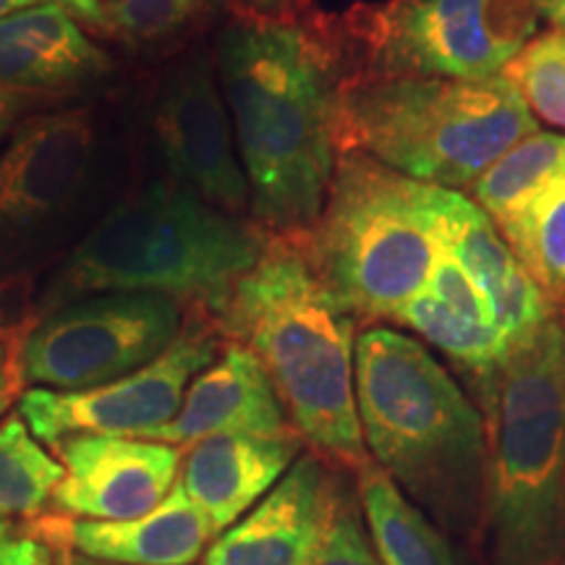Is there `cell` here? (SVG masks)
Segmentation results:
<instances>
[{
    "instance_id": "6da1fadb",
    "label": "cell",
    "mask_w": 565,
    "mask_h": 565,
    "mask_svg": "<svg viewBox=\"0 0 565 565\" xmlns=\"http://www.w3.org/2000/svg\"><path fill=\"white\" fill-rule=\"evenodd\" d=\"M249 212L267 236L301 242L320 217L341 145L338 116L349 58L338 17L238 13L215 42Z\"/></svg>"
},
{
    "instance_id": "7a4b0ae2",
    "label": "cell",
    "mask_w": 565,
    "mask_h": 565,
    "mask_svg": "<svg viewBox=\"0 0 565 565\" xmlns=\"http://www.w3.org/2000/svg\"><path fill=\"white\" fill-rule=\"evenodd\" d=\"M353 385L366 454L408 500L454 532L484 508L487 424L419 341L366 328L353 345Z\"/></svg>"
},
{
    "instance_id": "3957f363",
    "label": "cell",
    "mask_w": 565,
    "mask_h": 565,
    "mask_svg": "<svg viewBox=\"0 0 565 565\" xmlns=\"http://www.w3.org/2000/svg\"><path fill=\"white\" fill-rule=\"evenodd\" d=\"M217 328L249 349L301 440L356 471L370 461L356 412V317L322 286L294 242L270 238L215 315Z\"/></svg>"
},
{
    "instance_id": "277c9868",
    "label": "cell",
    "mask_w": 565,
    "mask_h": 565,
    "mask_svg": "<svg viewBox=\"0 0 565 565\" xmlns=\"http://www.w3.org/2000/svg\"><path fill=\"white\" fill-rule=\"evenodd\" d=\"M270 238L175 179L154 181L118 202L68 254L47 286V307L95 294H160L221 315Z\"/></svg>"
},
{
    "instance_id": "5b68a950",
    "label": "cell",
    "mask_w": 565,
    "mask_h": 565,
    "mask_svg": "<svg viewBox=\"0 0 565 565\" xmlns=\"http://www.w3.org/2000/svg\"><path fill=\"white\" fill-rule=\"evenodd\" d=\"M492 565H555L565 550V322L542 324L479 377Z\"/></svg>"
},
{
    "instance_id": "8992f818",
    "label": "cell",
    "mask_w": 565,
    "mask_h": 565,
    "mask_svg": "<svg viewBox=\"0 0 565 565\" xmlns=\"http://www.w3.org/2000/svg\"><path fill=\"white\" fill-rule=\"evenodd\" d=\"M540 129L505 74L490 79L345 76L341 152L443 189L471 186L494 160Z\"/></svg>"
},
{
    "instance_id": "52a82bcc",
    "label": "cell",
    "mask_w": 565,
    "mask_h": 565,
    "mask_svg": "<svg viewBox=\"0 0 565 565\" xmlns=\"http://www.w3.org/2000/svg\"><path fill=\"white\" fill-rule=\"evenodd\" d=\"M294 244L345 312L372 322L427 288L440 252L419 181L362 152H341L320 217Z\"/></svg>"
},
{
    "instance_id": "ba28073f",
    "label": "cell",
    "mask_w": 565,
    "mask_h": 565,
    "mask_svg": "<svg viewBox=\"0 0 565 565\" xmlns=\"http://www.w3.org/2000/svg\"><path fill=\"white\" fill-rule=\"evenodd\" d=\"M529 0H385L341 24L349 76L490 79L536 32Z\"/></svg>"
},
{
    "instance_id": "9c48e42d",
    "label": "cell",
    "mask_w": 565,
    "mask_h": 565,
    "mask_svg": "<svg viewBox=\"0 0 565 565\" xmlns=\"http://www.w3.org/2000/svg\"><path fill=\"white\" fill-rule=\"evenodd\" d=\"M183 330V307L160 294H95L51 309L21 341V383L58 393L108 385L152 364Z\"/></svg>"
},
{
    "instance_id": "30bf717a",
    "label": "cell",
    "mask_w": 565,
    "mask_h": 565,
    "mask_svg": "<svg viewBox=\"0 0 565 565\" xmlns=\"http://www.w3.org/2000/svg\"><path fill=\"white\" fill-rule=\"evenodd\" d=\"M217 335L194 322L181 330L171 349L152 364L79 393L30 387L19 398V414L40 443L58 445L74 435L141 437L147 440L181 412L189 385L217 359Z\"/></svg>"
},
{
    "instance_id": "8fae6325",
    "label": "cell",
    "mask_w": 565,
    "mask_h": 565,
    "mask_svg": "<svg viewBox=\"0 0 565 565\" xmlns=\"http://www.w3.org/2000/svg\"><path fill=\"white\" fill-rule=\"evenodd\" d=\"M92 158L89 110L45 113L11 131L0 150V270L71 207Z\"/></svg>"
},
{
    "instance_id": "7c38bea8",
    "label": "cell",
    "mask_w": 565,
    "mask_h": 565,
    "mask_svg": "<svg viewBox=\"0 0 565 565\" xmlns=\"http://www.w3.org/2000/svg\"><path fill=\"white\" fill-rule=\"evenodd\" d=\"M154 134L171 179L221 212H249V181L212 55H196L168 79L154 110Z\"/></svg>"
},
{
    "instance_id": "4fadbf2b",
    "label": "cell",
    "mask_w": 565,
    "mask_h": 565,
    "mask_svg": "<svg viewBox=\"0 0 565 565\" xmlns=\"http://www.w3.org/2000/svg\"><path fill=\"white\" fill-rule=\"evenodd\" d=\"M63 479L55 487L58 511L84 521H131L150 513L179 482V445L141 437L74 435L53 445Z\"/></svg>"
},
{
    "instance_id": "5bb4252c",
    "label": "cell",
    "mask_w": 565,
    "mask_h": 565,
    "mask_svg": "<svg viewBox=\"0 0 565 565\" xmlns=\"http://www.w3.org/2000/svg\"><path fill=\"white\" fill-rule=\"evenodd\" d=\"M419 204L433 223L437 246L454 254L490 296L494 322L508 349L524 343L557 317L479 204L456 189L433 183H419Z\"/></svg>"
},
{
    "instance_id": "9a60e30c",
    "label": "cell",
    "mask_w": 565,
    "mask_h": 565,
    "mask_svg": "<svg viewBox=\"0 0 565 565\" xmlns=\"http://www.w3.org/2000/svg\"><path fill=\"white\" fill-rule=\"evenodd\" d=\"M333 471L303 454L244 519L217 534L204 565H307L320 534Z\"/></svg>"
},
{
    "instance_id": "2e32d148",
    "label": "cell",
    "mask_w": 565,
    "mask_h": 565,
    "mask_svg": "<svg viewBox=\"0 0 565 565\" xmlns=\"http://www.w3.org/2000/svg\"><path fill=\"white\" fill-rule=\"evenodd\" d=\"M278 393L259 359L242 343H228L207 370L196 374L173 422L147 437L154 443L192 445L212 435H288Z\"/></svg>"
},
{
    "instance_id": "e0dca14e",
    "label": "cell",
    "mask_w": 565,
    "mask_h": 565,
    "mask_svg": "<svg viewBox=\"0 0 565 565\" xmlns=\"http://www.w3.org/2000/svg\"><path fill=\"white\" fill-rule=\"evenodd\" d=\"M301 456V437L212 435L189 445L179 484L207 515L215 534L244 519Z\"/></svg>"
},
{
    "instance_id": "ac0fdd59",
    "label": "cell",
    "mask_w": 565,
    "mask_h": 565,
    "mask_svg": "<svg viewBox=\"0 0 565 565\" xmlns=\"http://www.w3.org/2000/svg\"><path fill=\"white\" fill-rule=\"evenodd\" d=\"M113 68L108 53L63 6L42 0L0 19V87L71 92L100 82Z\"/></svg>"
},
{
    "instance_id": "d6986e66",
    "label": "cell",
    "mask_w": 565,
    "mask_h": 565,
    "mask_svg": "<svg viewBox=\"0 0 565 565\" xmlns=\"http://www.w3.org/2000/svg\"><path fill=\"white\" fill-rule=\"evenodd\" d=\"M215 529L175 482L154 511L131 521H71L66 545L105 565H194L207 553Z\"/></svg>"
},
{
    "instance_id": "ffe728a7",
    "label": "cell",
    "mask_w": 565,
    "mask_h": 565,
    "mask_svg": "<svg viewBox=\"0 0 565 565\" xmlns=\"http://www.w3.org/2000/svg\"><path fill=\"white\" fill-rule=\"evenodd\" d=\"M359 508L383 565H458V557L427 513L416 508L377 463L356 469Z\"/></svg>"
},
{
    "instance_id": "44dd1931",
    "label": "cell",
    "mask_w": 565,
    "mask_h": 565,
    "mask_svg": "<svg viewBox=\"0 0 565 565\" xmlns=\"http://www.w3.org/2000/svg\"><path fill=\"white\" fill-rule=\"evenodd\" d=\"M565 173V134L534 131L471 183V202L498 225L519 215L547 183Z\"/></svg>"
},
{
    "instance_id": "7402d4cb",
    "label": "cell",
    "mask_w": 565,
    "mask_h": 565,
    "mask_svg": "<svg viewBox=\"0 0 565 565\" xmlns=\"http://www.w3.org/2000/svg\"><path fill=\"white\" fill-rule=\"evenodd\" d=\"M498 231L555 312L565 309V173Z\"/></svg>"
},
{
    "instance_id": "603a6c76",
    "label": "cell",
    "mask_w": 565,
    "mask_h": 565,
    "mask_svg": "<svg viewBox=\"0 0 565 565\" xmlns=\"http://www.w3.org/2000/svg\"><path fill=\"white\" fill-rule=\"evenodd\" d=\"M393 322L412 328L429 345L440 349L445 356H450L458 366L477 377L492 372L508 353L505 338L494 324L477 322L456 312L427 288L408 299L393 317Z\"/></svg>"
},
{
    "instance_id": "cb8c5ba5",
    "label": "cell",
    "mask_w": 565,
    "mask_h": 565,
    "mask_svg": "<svg viewBox=\"0 0 565 565\" xmlns=\"http://www.w3.org/2000/svg\"><path fill=\"white\" fill-rule=\"evenodd\" d=\"M61 479V461L42 448L21 414L6 416L0 422V521L42 511Z\"/></svg>"
},
{
    "instance_id": "d4e9b609",
    "label": "cell",
    "mask_w": 565,
    "mask_h": 565,
    "mask_svg": "<svg viewBox=\"0 0 565 565\" xmlns=\"http://www.w3.org/2000/svg\"><path fill=\"white\" fill-rule=\"evenodd\" d=\"M223 0H97V30L131 47L166 45L194 32Z\"/></svg>"
},
{
    "instance_id": "484cf974",
    "label": "cell",
    "mask_w": 565,
    "mask_h": 565,
    "mask_svg": "<svg viewBox=\"0 0 565 565\" xmlns=\"http://www.w3.org/2000/svg\"><path fill=\"white\" fill-rule=\"evenodd\" d=\"M503 74L515 84L536 121L565 129V32L532 38Z\"/></svg>"
},
{
    "instance_id": "4316f807",
    "label": "cell",
    "mask_w": 565,
    "mask_h": 565,
    "mask_svg": "<svg viewBox=\"0 0 565 565\" xmlns=\"http://www.w3.org/2000/svg\"><path fill=\"white\" fill-rule=\"evenodd\" d=\"M307 565H383L366 534L359 500L341 479L333 477L324 505L322 526Z\"/></svg>"
},
{
    "instance_id": "83f0119b",
    "label": "cell",
    "mask_w": 565,
    "mask_h": 565,
    "mask_svg": "<svg viewBox=\"0 0 565 565\" xmlns=\"http://www.w3.org/2000/svg\"><path fill=\"white\" fill-rule=\"evenodd\" d=\"M427 291L435 294L437 299L448 303V307H454L456 312L471 317V320L477 322L494 324V328H498L490 296H487L484 288L479 286L475 275L466 270L454 254L445 252L443 246L440 252H437L433 273H429Z\"/></svg>"
},
{
    "instance_id": "f1b7e54d",
    "label": "cell",
    "mask_w": 565,
    "mask_h": 565,
    "mask_svg": "<svg viewBox=\"0 0 565 565\" xmlns=\"http://www.w3.org/2000/svg\"><path fill=\"white\" fill-rule=\"evenodd\" d=\"M0 565H53V555L40 536L24 534L9 521H0Z\"/></svg>"
},
{
    "instance_id": "f546056e",
    "label": "cell",
    "mask_w": 565,
    "mask_h": 565,
    "mask_svg": "<svg viewBox=\"0 0 565 565\" xmlns=\"http://www.w3.org/2000/svg\"><path fill=\"white\" fill-rule=\"evenodd\" d=\"M238 13L265 19H288L309 11V0H233Z\"/></svg>"
},
{
    "instance_id": "4dcf8cb0",
    "label": "cell",
    "mask_w": 565,
    "mask_h": 565,
    "mask_svg": "<svg viewBox=\"0 0 565 565\" xmlns=\"http://www.w3.org/2000/svg\"><path fill=\"white\" fill-rule=\"evenodd\" d=\"M19 380V370H13V359H11V349L6 343L3 333H0V416L6 414V408L11 406V395L13 387H17Z\"/></svg>"
},
{
    "instance_id": "1f68e13d",
    "label": "cell",
    "mask_w": 565,
    "mask_h": 565,
    "mask_svg": "<svg viewBox=\"0 0 565 565\" xmlns=\"http://www.w3.org/2000/svg\"><path fill=\"white\" fill-rule=\"evenodd\" d=\"M53 3H58L66 9L71 17H76L82 21V24L92 26V30H97V21H100V9H97V0H53Z\"/></svg>"
},
{
    "instance_id": "d6a6232c",
    "label": "cell",
    "mask_w": 565,
    "mask_h": 565,
    "mask_svg": "<svg viewBox=\"0 0 565 565\" xmlns=\"http://www.w3.org/2000/svg\"><path fill=\"white\" fill-rule=\"evenodd\" d=\"M534 13L540 19L550 21L555 30L565 32V0H529Z\"/></svg>"
},
{
    "instance_id": "836d02e7",
    "label": "cell",
    "mask_w": 565,
    "mask_h": 565,
    "mask_svg": "<svg viewBox=\"0 0 565 565\" xmlns=\"http://www.w3.org/2000/svg\"><path fill=\"white\" fill-rule=\"evenodd\" d=\"M19 105H21V100H19L17 92L0 87V141H3L6 131L13 126V118H17Z\"/></svg>"
},
{
    "instance_id": "e575fe53",
    "label": "cell",
    "mask_w": 565,
    "mask_h": 565,
    "mask_svg": "<svg viewBox=\"0 0 565 565\" xmlns=\"http://www.w3.org/2000/svg\"><path fill=\"white\" fill-rule=\"evenodd\" d=\"M42 0H0V19L9 17L13 11H21V9H30V6H38Z\"/></svg>"
},
{
    "instance_id": "d590c367",
    "label": "cell",
    "mask_w": 565,
    "mask_h": 565,
    "mask_svg": "<svg viewBox=\"0 0 565 565\" xmlns=\"http://www.w3.org/2000/svg\"><path fill=\"white\" fill-rule=\"evenodd\" d=\"M53 565H74V555H71L68 550H63L58 561H53Z\"/></svg>"
},
{
    "instance_id": "8d00e7d4",
    "label": "cell",
    "mask_w": 565,
    "mask_h": 565,
    "mask_svg": "<svg viewBox=\"0 0 565 565\" xmlns=\"http://www.w3.org/2000/svg\"><path fill=\"white\" fill-rule=\"evenodd\" d=\"M74 565H105V563H97V561H89V557L74 555Z\"/></svg>"
}]
</instances>
